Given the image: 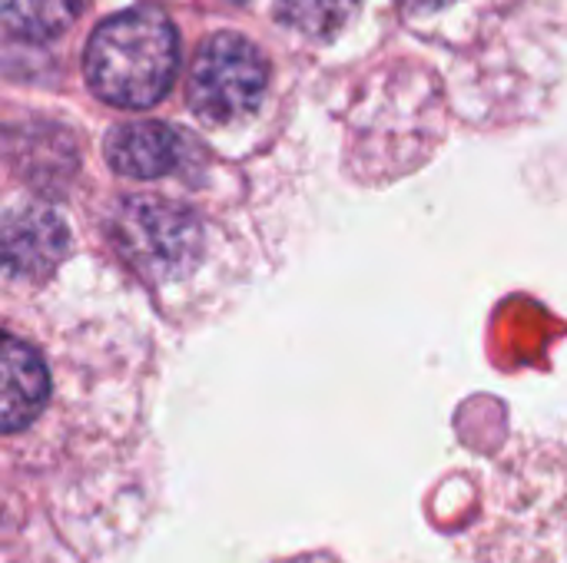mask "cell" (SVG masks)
Wrapping results in <instances>:
<instances>
[{
  "label": "cell",
  "mask_w": 567,
  "mask_h": 563,
  "mask_svg": "<svg viewBox=\"0 0 567 563\" xmlns=\"http://www.w3.org/2000/svg\"><path fill=\"white\" fill-rule=\"evenodd\" d=\"M83 66L103 103L146 110L156 106L176 80L179 40L163 10L133 7L93 30Z\"/></svg>",
  "instance_id": "cell-1"
},
{
  "label": "cell",
  "mask_w": 567,
  "mask_h": 563,
  "mask_svg": "<svg viewBox=\"0 0 567 563\" xmlns=\"http://www.w3.org/2000/svg\"><path fill=\"white\" fill-rule=\"evenodd\" d=\"M110 242L120 259L153 289L186 282L209 249L206 222L183 202L163 196H130L110 216Z\"/></svg>",
  "instance_id": "cell-2"
},
{
  "label": "cell",
  "mask_w": 567,
  "mask_h": 563,
  "mask_svg": "<svg viewBox=\"0 0 567 563\" xmlns=\"http://www.w3.org/2000/svg\"><path fill=\"white\" fill-rule=\"evenodd\" d=\"M266 83L269 63L252 40L239 33H213L193 56L186 96L203 123L229 126L259 110Z\"/></svg>",
  "instance_id": "cell-3"
},
{
  "label": "cell",
  "mask_w": 567,
  "mask_h": 563,
  "mask_svg": "<svg viewBox=\"0 0 567 563\" xmlns=\"http://www.w3.org/2000/svg\"><path fill=\"white\" fill-rule=\"evenodd\" d=\"M53 378L40 348L13 325L3 335V382H0V425L7 438L30 431L50 405Z\"/></svg>",
  "instance_id": "cell-4"
},
{
  "label": "cell",
  "mask_w": 567,
  "mask_h": 563,
  "mask_svg": "<svg viewBox=\"0 0 567 563\" xmlns=\"http://www.w3.org/2000/svg\"><path fill=\"white\" fill-rule=\"evenodd\" d=\"M183 136L156 119H143V123H123L116 129H110L106 136V163L116 176L126 179H163L169 173L179 169L183 163Z\"/></svg>",
  "instance_id": "cell-5"
},
{
  "label": "cell",
  "mask_w": 567,
  "mask_h": 563,
  "mask_svg": "<svg viewBox=\"0 0 567 563\" xmlns=\"http://www.w3.org/2000/svg\"><path fill=\"white\" fill-rule=\"evenodd\" d=\"M3 239H7V275H23V279L53 269L70 246L63 219L47 206H23L20 212H7Z\"/></svg>",
  "instance_id": "cell-6"
},
{
  "label": "cell",
  "mask_w": 567,
  "mask_h": 563,
  "mask_svg": "<svg viewBox=\"0 0 567 563\" xmlns=\"http://www.w3.org/2000/svg\"><path fill=\"white\" fill-rule=\"evenodd\" d=\"M86 7V0H3V23L23 40L60 37Z\"/></svg>",
  "instance_id": "cell-7"
},
{
  "label": "cell",
  "mask_w": 567,
  "mask_h": 563,
  "mask_svg": "<svg viewBox=\"0 0 567 563\" xmlns=\"http://www.w3.org/2000/svg\"><path fill=\"white\" fill-rule=\"evenodd\" d=\"M359 0H276L279 20L312 40L336 37L355 13Z\"/></svg>",
  "instance_id": "cell-8"
},
{
  "label": "cell",
  "mask_w": 567,
  "mask_h": 563,
  "mask_svg": "<svg viewBox=\"0 0 567 563\" xmlns=\"http://www.w3.org/2000/svg\"><path fill=\"white\" fill-rule=\"evenodd\" d=\"M402 3L412 7V10H439V7H445L452 0H402Z\"/></svg>",
  "instance_id": "cell-9"
},
{
  "label": "cell",
  "mask_w": 567,
  "mask_h": 563,
  "mask_svg": "<svg viewBox=\"0 0 567 563\" xmlns=\"http://www.w3.org/2000/svg\"><path fill=\"white\" fill-rule=\"evenodd\" d=\"M289 563H336L332 557H319V554H312V557H296V561Z\"/></svg>",
  "instance_id": "cell-10"
},
{
  "label": "cell",
  "mask_w": 567,
  "mask_h": 563,
  "mask_svg": "<svg viewBox=\"0 0 567 563\" xmlns=\"http://www.w3.org/2000/svg\"><path fill=\"white\" fill-rule=\"evenodd\" d=\"M7 563H17V561H7Z\"/></svg>",
  "instance_id": "cell-11"
}]
</instances>
